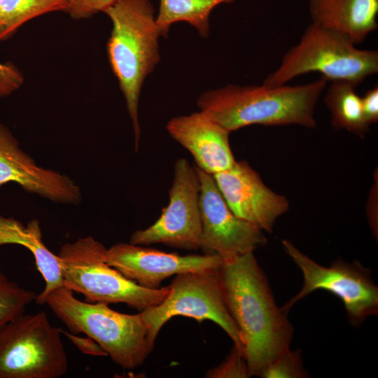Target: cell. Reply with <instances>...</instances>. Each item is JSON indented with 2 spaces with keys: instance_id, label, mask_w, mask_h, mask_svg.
<instances>
[{
  "instance_id": "27",
  "label": "cell",
  "mask_w": 378,
  "mask_h": 378,
  "mask_svg": "<svg viewBox=\"0 0 378 378\" xmlns=\"http://www.w3.org/2000/svg\"><path fill=\"white\" fill-rule=\"evenodd\" d=\"M365 118L369 125L378 121V88L374 86L361 97Z\"/></svg>"
},
{
  "instance_id": "5",
  "label": "cell",
  "mask_w": 378,
  "mask_h": 378,
  "mask_svg": "<svg viewBox=\"0 0 378 378\" xmlns=\"http://www.w3.org/2000/svg\"><path fill=\"white\" fill-rule=\"evenodd\" d=\"M309 72H318L328 80H342L358 85L378 72V52L358 49L344 34L312 22L263 84L285 85Z\"/></svg>"
},
{
  "instance_id": "13",
  "label": "cell",
  "mask_w": 378,
  "mask_h": 378,
  "mask_svg": "<svg viewBox=\"0 0 378 378\" xmlns=\"http://www.w3.org/2000/svg\"><path fill=\"white\" fill-rule=\"evenodd\" d=\"M230 210L239 218L271 232L276 219L289 207L287 199L276 193L246 160L212 175Z\"/></svg>"
},
{
  "instance_id": "7",
  "label": "cell",
  "mask_w": 378,
  "mask_h": 378,
  "mask_svg": "<svg viewBox=\"0 0 378 378\" xmlns=\"http://www.w3.org/2000/svg\"><path fill=\"white\" fill-rule=\"evenodd\" d=\"M67 370L60 328L46 312L23 313L0 326V378H58Z\"/></svg>"
},
{
  "instance_id": "6",
  "label": "cell",
  "mask_w": 378,
  "mask_h": 378,
  "mask_svg": "<svg viewBox=\"0 0 378 378\" xmlns=\"http://www.w3.org/2000/svg\"><path fill=\"white\" fill-rule=\"evenodd\" d=\"M107 248L92 236L63 244L57 254L64 286L89 302L124 303L139 312L161 303L169 285L153 289L139 286L106 262Z\"/></svg>"
},
{
  "instance_id": "11",
  "label": "cell",
  "mask_w": 378,
  "mask_h": 378,
  "mask_svg": "<svg viewBox=\"0 0 378 378\" xmlns=\"http://www.w3.org/2000/svg\"><path fill=\"white\" fill-rule=\"evenodd\" d=\"M200 181V248L223 258L243 254L264 245L263 231L237 217L229 208L213 176L195 165Z\"/></svg>"
},
{
  "instance_id": "9",
  "label": "cell",
  "mask_w": 378,
  "mask_h": 378,
  "mask_svg": "<svg viewBox=\"0 0 378 378\" xmlns=\"http://www.w3.org/2000/svg\"><path fill=\"white\" fill-rule=\"evenodd\" d=\"M216 271L188 272L175 275L165 299L141 312L153 345L163 326L172 318L181 316L198 322H214L241 351L239 330L224 302Z\"/></svg>"
},
{
  "instance_id": "19",
  "label": "cell",
  "mask_w": 378,
  "mask_h": 378,
  "mask_svg": "<svg viewBox=\"0 0 378 378\" xmlns=\"http://www.w3.org/2000/svg\"><path fill=\"white\" fill-rule=\"evenodd\" d=\"M234 0H160L159 12L155 21L161 37H167L171 25L186 22L195 28L200 36L209 34V15L219 4Z\"/></svg>"
},
{
  "instance_id": "24",
  "label": "cell",
  "mask_w": 378,
  "mask_h": 378,
  "mask_svg": "<svg viewBox=\"0 0 378 378\" xmlns=\"http://www.w3.org/2000/svg\"><path fill=\"white\" fill-rule=\"evenodd\" d=\"M117 0H66L69 5L68 13L73 18H88L104 11Z\"/></svg>"
},
{
  "instance_id": "14",
  "label": "cell",
  "mask_w": 378,
  "mask_h": 378,
  "mask_svg": "<svg viewBox=\"0 0 378 378\" xmlns=\"http://www.w3.org/2000/svg\"><path fill=\"white\" fill-rule=\"evenodd\" d=\"M8 182L56 202L78 204L81 201L80 188L72 180L38 166L0 122V186Z\"/></svg>"
},
{
  "instance_id": "2",
  "label": "cell",
  "mask_w": 378,
  "mask_h": 378,
  "mask_svg": "<svg viewBox=\"0 0 378 378\" xmlns=\"http://www.w3.org/2000/svg\"><path fill=\"white\" fill-rule=\"evenodd\" d=\"M323 76L300 85H228L206 91L197 101L200 111L232 132L252 125H316L314 111L326 88Z\"/></svg>"
},
{
  "instance_id": "10",
  "label": "cell",
  "mask_w": 378,
  "mask_h": 378,
  "mask_svg": "<svg viewBox=\"0 0 378 378\" xmlns=\"http://www.w3.org/2000/svg\"><path fill=\"white\" fill-rule=\"evenodd\" d=\"M200 181L195 165H190L185 158L177 160L168 204L153 224L135 231L130 243L142 246L162 244L180 249H200Z\"/></svg>"
},
{
  "instance_id": "21",
  "label": "cell",
  "mask_w": 378,
  "mask_h": 378,
  "mask_svg": "<svg viewBox=\"0 0 378 378\" xmlns=\"http://www.w3.org/2000/svg\"><path fill=\"white\" fill-rule=\"evenodd\" d=\"M37 295L10 281L0 268V326L24 313Z\"/></svg>"
},
{
  "instance_id": "4",
  "label": "cell",
  "mask_w": 378,
  "mask_h": 378,
  "mask_svg": "<svg viewBox=\"0 0 378 378\" xmlns=\"http://www.w3.org/2000/svg\"><path fill=\"white\" fill-rule=\"evenodd\" d=\"M45 304L70 332L85 334L125 369L144 364L154 349L141 312L124 314L105 303L81 301L64 286L48 293Z\"/></svg>"
},
{
  "instance_id": "20",
  "label": "cell",
  "mask_w": 378,
  "mask_h": 378,
  "mask_svg": "<svg viewBox=\"0 0 378 378\" xmlns=\"http://www.w3.org/2000/svg\"><path fill=\"white\" fill-rule=\"evenodd\" d=\"M68 8L66 0H0V41L35 17L55 10L67 12Z\"/></svg>"
},
{
  "instance_id": "18",
  "label": "cell",
  "mask_w": 378,
  "mask_h": 378,
  "mask_svg": "<svg viewBox=\"0 0 378 378\" xmlns=\"http://www.w3.org/2000/svg\"><path fill=\"white\" fill-rule=\"evenodd\" d=\"M356 85L342 80H331L324 102L331 115V124L337 130H346L360 137L369 130L363 111L361 97Z\"/></svg>"
},
{
  "instance_id": "16",
  "label": "cell",
  "mask_w": 378,
  "mask_h": 378,
  "mask_svg": "<svg viewBox=\"0 0 378 378\" xmlns=\"http://www.w3.org/2000/svg\"><path fill=\"white\" fill-rule=\"evenodd\" d=\"M313 23L363 43L377 27L378 0H309Z\"/></svg>"
},
{
  "instance_id": "25",
  "label": "cell",
  "mask_w": 378,
  "mask_h": 378,
  "mask_svg": "<svg viewBox=\"0 0 378 378\" xmlns=\"http://www.w3.org/2000/svg\"><path fill=\"white\" fill-rule=\"evenodd\" d=\"M24 83L20 71L10 62H0V97H4L18 90Z\"/></svg>"
},
{
  "instance_id": "17",
  "label": "cell",
  "mask_w": 378,
  "mask_h": 378,
  "mask_svg": "<svg viewBox=\"0 0 378 378\" xmlns=\"http://www.w3.org/2000/svg\"><path fill=\"white\" fill-rule=\"evenodd\" d=\"M4 244L21 245L32 253L46 283L44 289L36 298L37 304H44L48 293L64 286L59 258L44 244L37 219L31 220L24 226L13 218L0 216V246Z\"/></svg>"
},
{
  "instance_id": "22",
  "label": "cell",
  "mask_w": 378,
  "mask_h": 378,
  "mask_svg": "<svg viewBox=\"0 0 378 378\" xmlns=\"http://www.w3.org/2000/svg\"><path fill=\"white\" fill-rule=\"evenodd\" d=\"M262 378H302L307 377V372L302 365L300 351L288 350L275 358L262 371Z\"/></svg>"
},
{
  "instance_id": "1",
  "label": "cell",
  "mask_w": 378,
  "mask_h": 378,
  "mask_svg": "<svg viewBox=\"0 0 378 378\" xmlns=\"http://www.w3.org/2000/svg\"><path fill=\"white\" fill-rule=\"evenodd\" d=\"M222 296L239 333L251 376L290 349L293 329L278 307L253 252L224 258L216 271Z\"/></svg>"
},
{
  "instance_id": "3",
  "label": "cell",
  "mask_w": 378,
  "mask_h": 378,
  "mask_svg": "<svg viewBox=\"0 0 378 378\" xmlns=\"http://www.w3.org/2000/svg\"><path fill=\"white\" fill-rule=\"evenodd\" d=\"M103 12L113 24L107 43L108 57L125 99L136 151L141 137V90L160 59L161 35L149 0H117Z\"/></svg>"
},
{
  "instance_id": "15",
  "label": "cell",
  "mask_w": 378,
  "mask_h": 378,
  "mask_svg": "<svg viewBox=\"0 0 378 378\" xmlns=\"http://www.w3.org/2000/svg\"><path fill=\"white\" fill-rule=\"evenodd\" d=\"M166 129L190 152L196 166L208 174L225 171L236 161L230 145V132L201 111L172 118Z\"/></svg>"
},
{
  "instance_id": "8",
  "label": "cell",
  "mask_w": 378,
  "mask_h": 378,
  "mask_svg": "<svg viewBox=\"0 0 378 378\" xmlns=\"http://www.w3.org/2000/svg\"><path fill=\"white\" fill-rule=\"evenodd\" d=\"M282 245L302 271L304 280L298 293L281 308L285 314L311 293L325 290L342 300L354 326H358L368 317L377 314L378 288L372 281L369 270L359 262L349 263L342 260L324 267L300 251L290 241L284 239Z\"/></svg>"
},
{
  "instance_id": "23",
  "label": "cell",
  "mask_w": 378,
  "mask_h": 378,
  "mask_svg": "<svg viewBox=\"0 0 378 378\" xmlns=\"http://www.w3.org/2000/svg\"><path fill=\"white\" fill-rule=\"evenodd\" d=\"M210 378H247L251 376L242 352L234 345L225 360L206 374Z\"/></svg>"
},
{
  "instance_id": "12",
  "label": "cell",
  "mask_w": 378,
  "mask_h": 378,
  "mask_svg": "<svg viewBox=\"0 0 378 378\" xmlns=\"http://www.w3.org/2000/svg\"><path fill=\"white\" fill-rule=\"evenodd\" d=\"M223 262L218 254L181 255L130 243H118L106 250L108 265L139 286L153 289L180 273L216 271Z\"/></svg>"
},
{
  "instance_id": "26",
  "label": "cell",
  "mask_w": 378,
  "mask_h": 378,
  "mask_svg": "<svg viewBox=\"0 0 378 378\" xmlns=\"http://www.w3.org/2000/svg\"><path fill=\"white\" fill-rule=\"evenodd\" d=\"M62 333L66 337L84 354L96 356H106V352L92 338L83 337L70 332L64 331L60 328Z\"/></svg>"
}]
</instances>
